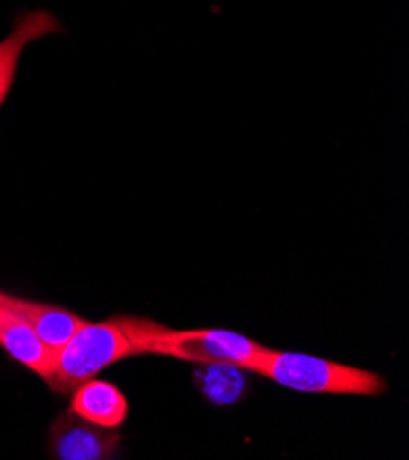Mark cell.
<instances>
[{
    "label": "cell",
    "mask_w": 409,
    "mask_h": 460,
    "mask_svg": "<svg viewBox=\"0 0 409 460\" xmlns=\"http://www.w3.org/2000/svg\"><path fill=\"white\" fill-rule=\"evenodd\" d=\"M167 327L140 315H114L84 325L54 356L47 385L56 393H72L103 369L134 356L151 354L158 334Z\"/></svg>",
    "instance_id": "cell-1"
},
{
    "label": "cell",
    "mask_w": 409,
    "mask_h": 460,
    "mask_svg": "<svg viewBox=\"0 0 409 460\" xmlns=\"http://www.w3.org/2000/svg\"><path fill=\"white\" fill-rule=\"evenodd\" d=\"M257 375L299 393L380 396L387 391V382L373 371L303 352L270 350Z\"/></svg>",
    "instance_id": "cell-2"
},
{
    "label": "cell",
    "mask_w": 409,
    "mask_h": 460,
    "mask_svg": "<svg viewBox=\"0 0 409 460\" xmlns=\"http://www.w3.org/2000/svg\"><path fill=\"white\" fill-rule=\"evenodd\" d=\"M271 349L239 332L218 329L167 327L151 347V354L167 356L195 365H232L246 373L257 375Z\"/></svg>",
    "instance_id": "cell-3"
},
{
    "label": "cell",
    "mask_w": 409,
    "mask_h": 460,
    "mask_svg": "<svg viewBox=\"0 0 409 460\" xmlns=\"http://www.w3.org/2000/svg\"><path fill=\"white\" fill-rule=\"evenodd\" d=\"M121 435L65 411L56 417L49 433V451L59 460H105L118 455Z\"/></svg>",
    "instance_id": "cell-4"
},
{
    "label": "cell",
    "mask_w": 409,
    "mask_h": 460,
    "mask_svg": "<svg viewBox=\"0 0 409 460\" xmlns=\"http://www.w3.org/2000/svg\"><path fill=\"white\" fill-rule=\"evenodd\" d=\"M0 306L19 315L52 356H56L84 325V319L68 308L22 299L8 292H0Z\"/></svg>",
    "instance_id": "cell-5"
},
{
    "label": "cell",
    "mask_w": 409,
    "mask_h": 460,
    "mask_svg": "<svg viewBox=\"0 0 409 460\" xmlns=\"http://www.w3.org/2000/svg\"><path fill=\"white\" fill-rule=\"evenodd\" d=\"M63 24L47 10L22 12L6 39L0 40V107L6 102L13 86L21 56L28 44L49 35L59 33Z\"/></svg>",
    "instance_id": "cell-6"
},
{
    "label": "cell",
    "mask_w": 409,
    "mask_h": 460,
    "mask_svg": "<svg viewBox=\"0 0 409 460\" xmlns=\"http://www.w3.org/2000/svg\"><path fill=\"white\" fill-rule=\"evenodd\" d=\"M70 411L96 426L118 429L127 420L129 403L114 384L90 378L72 391Z\"/></svg>",
    "instance_id": "cell-7"
},
{
    "label": "cell",
    "mask_w": 409,
    "mask_h": 460,
    "mask_svg": "<svg viewBox=\"0 0 409 460\" xmlns=\"http://www.w3.org/2000/svg\"><path fill=\"white\" fill-rule=\"evenodd\" d=\"M0 347L44 382L50 378L54 367L52 352L19 315L4 306H0Z\"/></svg>",
    "instance_id": "cell-8"
},
{
    "label": "cell",
    "mask_w": 409,
    "mask_h": 460,
    "mask_svg": "<svg viewBox=\"0 0 409 460\" xmlns=\"http://www.w3.org/2000/svg\"><path fill=\"white\" fill-rule=\"evenodd\" d=\"M197 382L202 393L215 403H232L246 391L243 369L232 365H199Z\"/></svg>",
    "instance_id": "cell-9"
}]
</instances>
